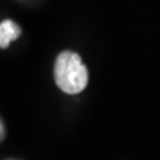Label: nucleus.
<instances>
[{
    "label": "nucleus",
    "instance_id": "f257e3e1",
    "mask_svg": "<svg viewBox=\"0 0 160 160\" xmlns=\"http://www.w3.org/2000/svg\"><path fill=\"white\" fill-rule=\"evenodd\" d=\"M55 82L63 92L75 95L82 92L88 84V71L82 58L71 51H64L55 63Z\"/></svg>",
    "mask_w": 160,
    "mask_h": 160
},
{
    "label": "nucleus",
    "instance_id": "f03ea898",
    "mask_svg": "<svg viewBox=\"0 0 160 160\" xmlns=\"http://www.w3.org/2000/svg\"><path fill=\"white\" fill-rule=\"evenodd\" d=\"M20 35V28L12 20H4L0 24V47L7 48L9 43L16 40Z\"/></svg>",
    "mask_w": 160,
    "mask_h": 160
},
{
    "label": "nucleus",
    "instance_id": "7ed1b4c3",
    "mask_svg": "<svg viewBox=\"0 0 160 160\" xmlns=\"http://www.w3.org/2000/svg\"><path fill=\"white\" fill-rule=\"evenodd\" d=\"M0 127H2V135H0V136H2V140L4 139V123L2 122V124H0Z\"/></svg>",
    "mask_w": 160,
    "mask_h": 160
}]
</instances>
